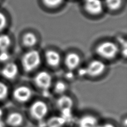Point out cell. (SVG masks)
Here are the masks:
<instances>
[{
	"mask_svg": "<svg viewBox=\"0 0 127 127\" xmlns=\"http://www.w3.org/2000/svg\"><path fill=\"white\" fill-rule=\"evenodd\" d=\"M83 6L86 12L92 16L99 15L103 11V4L101 0H84Z\"/></svg>",
	"mask_w": 127,
	"mask_h": 127,
	"instance_id": "cell-10",
	"label": "cell"
},
{
	"mask_svg": "<svg viewBox=\"0 0 127 127\" xmlns=\"http://www.w3.org/2000/svg\"><path fill=\"white\" fill-rule=\"evenodd\" d=\"M1 75L8 81H13L17 77L19 73V67L16 63L9 62L6 63L1 71Z\"/></svg>",
	"mask_w": 127,
	"mask_h": 127,
	"instance_id": "cell-11",
	"label": "cell"
},
{
	"mask_svg": "<svg viewBox=\"0 0 127 127\" xmlns=\"http://www.w3.org/2000/svg\"><path fill=\"white\" fill-rule=\"evenodd\" d=\"M67 122L59 114L49 117L45 121L43 127H65Z\"/></svg>",
	"mask_w": 127,
	"mask_h": 127,
	"instance_id": "cell-14",
	"label": "cell"
},
{
	"mask_svg": "<svg viewBox=\"0 0 127 127\" xmlns=\"http://www.w3.org/2000/svg\"><path fill=\"white\" fill-rule=\"evenodd\" d=\"M45 58L47 64L53 68L58 67L61 62L60 54L54 50H47L45 53Z\"/></svg>",
	"mask_w": 127,
	"mask_h": 127,
	"instance_id": "cell-13",
	"label": "cell"
},
{
	"mask_svg": "<svg viewBox=\"0 0 127 127\" xmlns=\"http://www.w3.org/2000/svg\"><path fill=\"white\" fill-rule=\"evenodd\" d=\"M55 104L56 109L59 112V115L67 122L72 117L75 104L73 97L69 94L56 97Z\"/></svg>",
	"mask_w": 127,
	"mask_h": 127,
	"instance_id": "cell-2",
	"label": "cell"
},
{
	"mask_svg": "<svg viewBox=\"0 0 127 127\" xmlns=\"http://www.w3.org/2000/svg\"><path fill=\"white\" fill-rule=\"evenodd\" d=\"M3 117V111L2 109L0 107V126L2 124V118ZM2 127V126H1Z\"/></svg>",
	"mask_w": 127,
	"mask_h": 127,
	"instance_id": "cell-24",
	"label": "cell"
},
{
	"mask_svg": "<svg viewBox=\"0 0 127 127\" xmlns=\"http://www.w3.org/2000/svg\"><path fill=\"white\" fill-rule=\"evenodd\" d=\"M98 127H118L114 122L111 121L101 122Z\"/></svg>",
	"mask_w": 127,
	"mask_h": 127,
	"instance_id": "cell-23",
	"label": "cell"
},
{
	"mask_svg": "<svg viewBox=\"0 0 127 127\" xmlns=\"http://www.w3.org/2000/svg\"><path fill=\"white\" fill-rule=\"evenodd\" d=\"M22 42L25 47L30 48L35 46L37 44V38L33 33L28 32L22 36Z\"/></svg>",
	"mask_w": 127,
	"mask_h": 127,
	"instance_id": "cell-16",
	"label": "cell"
},
{
	"mask_svg": "<svg viewBox=\"0 0 127 127\" xmlns=\"http://www.w3.org/2000/svg\"><path fill=\"white\" fill-rule=\"evenodd\" d=\"M68 85L65 81L63 80H58L53 83L51 92L56 97L67 94Z\"/></svg>",
	"mask_w": 127,
	"mask_h": 127,
	"instance_id": "cell-15",
	"label": "cell"
},
{
	"mask_svg": "<svg viewBox=\"0 0 127 127\" xmlns=\"http://www.w3.org/2000/svg\"><path fill=\"white\" fill-rule=\"evenodd\" d=\"M7 24V20L6 16L4 13L0 12V31L5 29Z\"/></svg>",
	"mask_w": 127,
	"mask_h": 127,
	"instance_id": "cell-21",
	"label": "cell"
},
{
	"mask_svg": "<svg viewBox=\"0 0 127 127\" xmlns=\"http://www.w3.org/2000/svg\"><path fill=\"white\" fill-rule=\"evenodd\" d=\"M28 106L29 117L39 125L43 126L50 115V108L49 103L43 99H33Z\"/></svg>",
	"mask_w": 127,
	"mask_h": 127,
	"instance_id": "cell-1",
	"label": "cell"
},
{
	"mask_svg": "<svg viewBox=\"0 0 127 127\" xmlns=\"http://www.w3.org/2000/svg\"><path fill=\"white\" fill-rule=\"evenodd\" d=\"M9 58H10V55L7 51L0 52V62H6L9 60Z\"/></svg>",
	"mask_w": 127,
	"mask_h": 127,
	"instance_id": "cell-22",
	"label": "cell"
},
{
	"mask_svg": "<svg viewBox=\"0 0 127 127\" xmlns=\"http://www.w3.org/2000/svg\"><path fill=\"white\" fill-rule=\"evenodd\" d=\"M64 0H42L43 4L47 8H54L60 6Z\"/></svg>",
	"mask_w": 127,
	"mask_h": 127,
	"instance_id": "cell-20",
	"label": "cell"
},
{
	"mask_svg": "<svg viewBox=\"0 0 127 127\" xmlns=\"http://www.w3.org/2000/svg\"><path fill=\"white\" fill-rule=\"evenodd\" d=\"M81 58L80 56L74 52H70L66 56L64 63L66 67L70 71L76 69L80 64Z\"/></svg>",
	"mask_w": 127,
	"mask_h": 127,
	"instance_id": "cell-12",
	"label": "cell"
},
{
	"mask_svg": "<svg viewBox=\"0 0 127 127\" xmlns=\"http://www.w3.org/2000/svg\"><path fill=\"white\" fill-rule=\"evenodd\" d=\"M25 123V117L20 111H12L7 115L5 124L9 127H22Z\"/></svg>",
	"mask_w": 127,
	"mask_h": 127,
	"instance_id": "cell-9",
	"label": "cell"
},
{
	"mask_svg": "<svg viewBox=\"0 0 127 127\" xmlns=\"http://www.w3.org/2000/svg\"><path fill=\"white\" fill-rule=\"evenodd\" d=\"M11 94L15 103L20 105H28L34 99L33 89L30 86L25 84L16 86Z\"/></svg>",
	"mask_w": 127,
	"mask_h": 127,
	"instance_id": "cell-3",
	"label": "cell"
},
{
	"mask_svg": "<svg viewBox=\"0 0 127 127\" xmlns=\"http://www.w3.org/2000/svg\"><path fill=\"white\" fill-rule=\"evenodd\" d=\"M33 82L35 87L45 96L50 93L53 81V77L48 72L41 71L37 72L33 77Z\"/></svg>",
	"mask_w": 127,
	"mask_h": 127,
	"instance_id": "cell-4",
	"label": "cell"
},
{
	"mask_svg": "<svg viewBox=\"0 0 127 127\" xmlns=\"http://www.w3.org/2000/svg\"><path fill=\"white\" fill-rule=\"evenodd\" d=\"M106 69V65L99 60L92 61L85 68V76L91 78H96L101 76Z\"/></svg>",
	"mask_w": 127,
	"mask_h": 127,
	"instance_id": "cell-7",
	"label": "cell"
},
{
	"mask_svg": "<svg viewBox=\"0 0 127 127\" xmlns=\"http://www.w3.org/2000/svg\"><path fill=\"white\" fill-rule=\"evenodd\" d=\"M41 62L40 53L36 50H30L24 54L21 59L22 69L26 73H31L39 67Z\"/></svg>",
	"mask_w": 127,
	"mask_h": 127,
	"instance_id": "cell-5",
	"label": "cell"
},
{
	"mask_svg": "<svg viewBox=\"0 0 127 127\" xmlns=\"http://www.w3.org/2000/svg\"><path fill=\"white\" fill-rule=\"evenodd\" d=\"M105 4L109 10L115 11L122 7V0H105Z\"/></svg>",
	"mask_w": 127,
	"mask_h": 127,
	"instance_id": "cell-18",
	"label": "cell"
},
{
	"mask_svg": "<svg viewBox=\"0 0 127 127\" xmlns=\"http://www.w3.org/2000/svg\"><path fill=\"white\" fill-rule=\"evenodd\" d=\"M95 52L100 57L110 60L116 57L119 52V48L114 43L105 41L97 45L95 48Z\"/></svg>",
	"mask_w": 127,
	"mask_h": 127,
	"instance_id": "cell-6",
	"label": "cell"
},
{
	"mask_svg": "<svg viewBox=\"0 0 127 127\" xmlns=\"http://www.w3.org/2000/svg\"><path fill=\"white\" fill-rule=\"evenodd\" d=\"M100 122L96 114L86 113L79 117L77 121V127H98Z\"/></svg>",
	"mask_w": 127,
	"mask_h": 127,
	"instance_id": "cell-8",
	"label": "cell"
},
{
	"mask_svg": "<svg viewBox=\"0 0 127 127\" xmlns=\"http://www.w3.org/2000/svg\"><path fill=\"white\" fill-rule=\"evenodd\" d=\"M10 95V89L5 83L0 81V101L5 100Z\"/></svg>",
	"mask_w": 127,
	"mask_h": 127,
	"instance_id": "cell-19",
	"label": "cell"
},
{
	"mask_svg": "<svg viewBox=\"0 0 127 127\" xmlns=\"http://www.w3.org/2000/svg\"><path fill=\"white\" fill-rule=\"evenodd\" d=\"M11 45V39L7 34L0 35V52L7 51Z\"/></svg>",
	"mask_w": 127,
	"mask_h": 127,
	"instance_id": "cell-17",
	"label": "cell"
}]
</instances>
